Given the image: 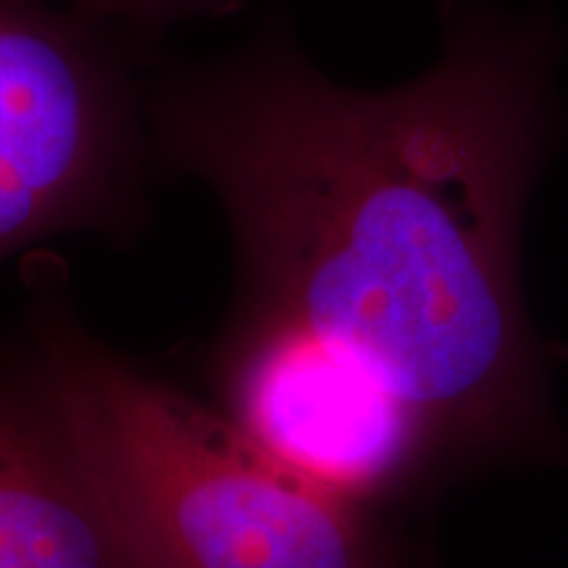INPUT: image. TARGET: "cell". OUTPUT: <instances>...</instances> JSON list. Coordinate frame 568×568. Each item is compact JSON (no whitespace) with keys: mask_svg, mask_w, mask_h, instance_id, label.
Segmentation results:
<instances>
[{"mask_svg":"<svg viewBox=\"0 0 568 568\" xmlns=\"http://www.w3.org/2000/svg\"><path fill=\"white\" fill-rule=\"evenodd\" d=\"M0 568H145L13 351L0 355Z\"/></svg>","mask_w":568,"mask_h":568,"instance_id":"5","label":"cell"},{"mask_svg":"<svg viewBox=\"0 0 568 568\" xmlns=\"http://www.w3.org/2000/svg\"><path fill=\"white\" fill-rule=\"evenodd\" d=\"M205 376L255 443L358 506L382 514L445 471L406 403L297 326L230 314Z\"/></svg>","mask_w":568,"mask_h":568,"instance_id":"4","label":"cell"},{"mask_svg":"<svg viewBox=\"0 0 568 568\" xmlns=\"http://www.w3.org/2000/svg\"><path fill=\"white\" fill-rule=\"evenodd\" d=\"M13 347L145 568H397L379 510L303 477L30 282Z\"/></svg>","mask_w":568,"mask_h":568,"instance_id":"2","label":"cell"},{"mask_svg":"<svg viewBox=\"0 0 568 568\" xmlns=\"http://www.w3.org/2000/svg\"><path fill=\"white\" fill-rule=\"evenodd\" d=\"M69 6L159 55L155 45L169 27L193 19L232 17L245 9L247 0H69Z\"/></svg>","mask_w":568,"mask_h":568,"instance_id":"6","label":"cell"},{"mask_svg":"<svg viewBox=\"0 0 568 568\" xmlns=\"http://www.w3.org/2000/svg\"><path fill=\"white\" fill-rule=\"evenodd\" d=\"M161 59L51 0H0V261L63 234L138 237Z\"/></svg>","mask_w":568,"mask_h":568,"instance_id":"3","label":"cell"},{"mask_svg":"<svg viewBox=\"0 0 568 568\" xmlns=\"http://www.w3.org/2000/svg\"><path fill=\"white\" fill-rule=\"evenodd\" d=\"M545 42L460 0L422 77H326L268 17L237 51L155 63V174L203 182L234 245L230 314L308 332L422 418L450 468L558 437L518 237L550 142Z\"/></svg>","mask_w":568,"mask_h":568,"instance_id":"1","label":"cell"}]
</instances>
